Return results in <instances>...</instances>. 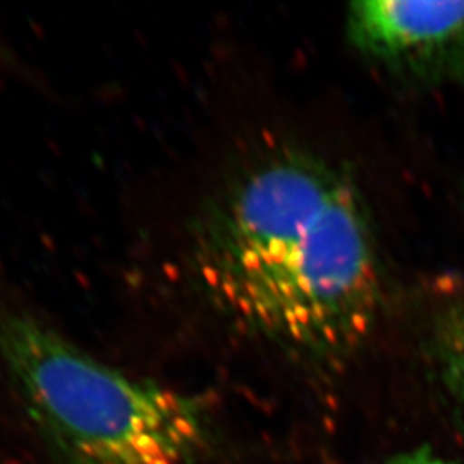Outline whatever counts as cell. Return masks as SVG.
<instances>
[{"instance_id": "7a4b0ae2", "label": "cell", "mask_w": 464, "mask_h": 464, "mask_svg": "<svg viewBox=\"0 0 464 464\" xmlns=\"http://www.w3.org/2000/svg\"><path fill=\"white\" fill-rule=\"evenodd\" d=\"M0 354L71 464H198L207 450L199 401L100 363L28 316H0Z\"/></svg>"}, {"instance_id": "277c9868", "label": "cell", "mask_w": 464, "mask_h": 464, "mask_svg": "<svg viewBox=\"0 0 464 464\" xmlns=\"http://www.w3.org/2000/svg\"><path fill=\"white\" fill-rule=\"evenodd\" d=\"M440 377L464 416V298L442 316L435 331Z\"/></svg>"}, {"instance_id": "3957f363", "label": "cell", "mask_w": 464, "mask_h": 464, "mask_svg": "<svg viewBox=\"0 0 464 464\" xmlns=\"http://www.w3.org/2000/svg\"><path fill=\"white\" fill-rule=\"evenodd\" d=\"M346 34L368 61L394 72H442L464 55V2H354Z\"/></svg>"}, {"instance_id": "5b68a950", "label": "cell", "mask_w": 464, "mask_h": 464, "mask_svg": "<svg viewBox=\"0 0 464 464\" xmlns=\"http://www.w3.org/2000/svg\"><path fill=\"white\" fill-rule=\"evenodd\" d=\"M387 464H442L437 459H433L427 454H410V456H402V458H396L391 463Z\"/></svg>"}, {"instance_id": "6da1fadb", "label": "cell", "mask_w": 464, "mask_h": 464, "mask_svg": "<svg viewBox=\"0 0 464 464\" xmlns=\"http://www.w3.org/2000/svg\"><path fill=\"white\" fill-rule=\"evenodd\" d=\"M191 260L220 314L303 358H348L379 318L381 262L362 191L310 151H274L239 172L197 220Z\"/></svg>"}]
</instances>
